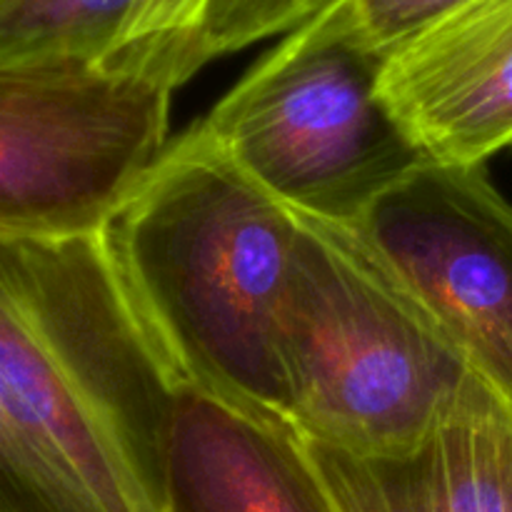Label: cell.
Here are the masks:
<instances>
[{
    "mask_svg": "<svg viewBox=\"0 0 512 512\" xmlns=\"http://www.w3.org/2000/svg\"><path fill=\"white\" fill-rule=\"evenodd\" d=\"M178 388L103 230L0 240V390L103 512H155Z\"/></svg>",
    "mask_w": 512,
    "mask_h": 512,
    "instance_id": "cell-2",
    "label": "cell"
},
{
    "mask_svg": "<svg viewBox=\"0 0 512 512\" xmlns=\"http://www.w3.org/2000/svg\"><path fill=\"white\" fill-rule=\"evenodd\" d=\"M380 58L320 18L265 53L198 125L295 213L353 223L425 155L378 88Z\"/></svg>",
    "mask_w": 512,
    "mask_h": 512,
    "instance_id": "cell-4",
    "label": "cell"
},
{
    "mask_svg": "<svg viewBox=\"0 0 512 512\" xmlns=\"http://www.w3.org/2000/svg\"><path fill=\"white\" fill-rule=\"evenodd\" d=\"M338 512H512V413L445 425L393 455H350L303 438Z\"/></svg>",
    "mask_w": 512,
    "mask_h": 512,
    "instance_id": "cell-9",
    "label": "cell"
},
{
    "mask_svg": "<svg viewBox=\"0 0 512 512\" xmlns=\"http://www.w3.org/2000/svg\"><path fill=\"white\" fill-rule=\"evenodd\" d=\"M385 105L425 160L483 168L512 145V0H470L380 58Z\"/></svg>",
    "mask_w": 512,
    "mask_h": 512,
    "instance_id": "cell-7",
    "label": "cell"
},
{
    "mask_svg": "<svg viewBox=\"0 0 512 512\" xmlns=\"http://www.w3.org/2000/svg\"><path fill=\"white\" fill-rule=\"evenodd\" d=\"M175 90L93 63H0V240L100 233L168 148Z\"/></svg>",
    "mask_w": 512,
    "mask_h": 512,
    "instance_id": "cell-5",
    "label": "cell"
},
{
    "mask_svg": "<svg viewBox=\"0 0 512 512\" xmlns=\"http://www.w3.org/2000/svg\"><path fill=\"white\" fill-rule=\"evenodd\" d=\"M103 240L180 383L290 425L280 315L295 210L190 125L115 210Z\"/></svg>",
    "mask_w": 512,
    "mask_h": 512,
    "instance_id": "cell-1",
    "label": "cell"
},
{
    "mask_svg": "<svg viewBox=\"0 0 512 512\" xmlns=\"http://www.w3.org/2000/svg\"><path fill=\"white\" fill-rule=\"evenodd\" d=\"M350 225L512 413V203L485 170L425 160Z\"/></svg>",
    "mask_w": 512,
    "mask_h": 512,
    "instance_id": "cell-6",
    "label": "cell"
},
{
    "mask_svg": "<svg viewBox=\"0 0 512 512\" xmlns=\"http://www.w3.org/2000/svg\"><path fill=\"white\" fill-rule=\"evenodd\" d=\"M215 0H138L123 40L105 68L155 80L175 90L203 60V35Z\"/></svg>",
    "mask_w": 512,
    "mask_h": 512,
    "instance_id": "cell-11",
    "label": "cell"
},
{
    "mask_svg": "<svg viewBox=\"0 0 512 512\" xmlns=\"http://www.w3.org/2000/svg\"><path fill=\"white\" fill-rule=\"evenodd\" d=\"M138 0H0V63L105 65Z\"/></svg>",
    "mask_w": 512,
    "mask_h": 512,
    "instance_id": "cell-10",
    "label": "cell"
},
{
    "mask_svg": "<svg viewBox=\"0 0 512 512\" xmlns=\"http://www.w3.org/2000/svg\"><path fill=\"white\" fill-rule=\"evenodd\" d=\"M155 512H338L298 430L180 383L165 423Z\"/></svg>",
    "mask_w": 512,
    "mask_h": 512,
    "instance_id": "cell-8",
    "label": "cell"
},
{
    "mask_svg": "<svg viewBox=\"0 0 512 512\" xmlns=\"http://www.w3.org/2000/svg\"><path fill=\"white\" fill-rule=\"evenodd\" d=\"M0 512H103L35 443L0 390Z\"/></svg>",
    "mask_w": 512,
    "mask_h": 512,
    "instance_id": "cell-12",
    "label": "cell"
},
{
    "mask_svg": "<svg viewBox=\"0 0 512 512\" xmlns=\"http://www.w3.org/2000/svg\"><path fill=\"white\" fill-rule=\"evenodd\" d=\"M295 215L280 363L303 438L393 455L505 408L353 225Z\"/></svg>",
    "mask_w": 512,
    "mask_h": 512,
    "instance_id": "cell-3",
    "label": "cell"
},
{
    "mask_svg": "<svg viewBox=\"0 0 512 512\" xmlns=\"http://www.w3.org/2000/svg\"><path fill=\"white\" fill-rule=\"evenodd\" d=\"M470 0H335L315 18L358 48L383 58L425 25Z\"/></svg>",
    "mask_w": 512,
    "mask_h": 512,
    "instance_id": "cell-13",
    "label": "cell"
}]
</instances>
